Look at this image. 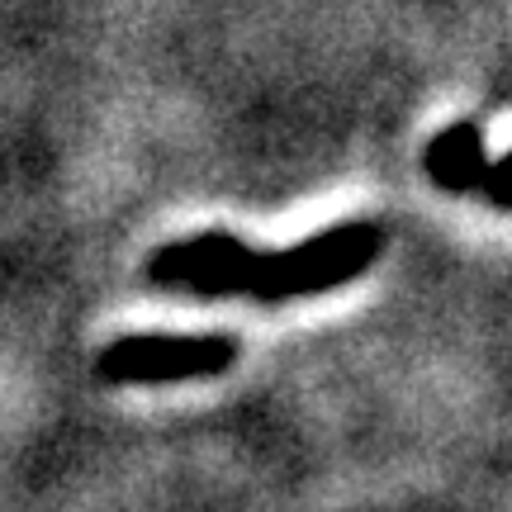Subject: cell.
<instances>
[{
	"label": "cell",
	"mask_w": 512,
	"mask_h": 512,
	"mask_svg": "<svg viewBox=\"0 0 512 512\" xmlns=\"http://www.w3.org/2000/svg\"><path fill=\"white\" fill-rule=\"evenodd\" d=\"M380 247H384L380 223L351 219V223H332L318 238L285 247V252H256L247 299L285 304V299H304V294L351 285L356 275H366V266L380 256Z\"/></svg>",
	"instance_id": "obj_1"
},
{
	"label": "cell",
	"mask_w": 512,
	"mask_h": 512,
	"mask_svg": "<svg viewBox=\"0 0 512 512\" xmlns=\"http://www.w3.org/2000/svg\"><path fill=\"white\" fill-rule=\"evenodd\" d=\"M256 266V247L233 233H200V238L166 242L147 256V280L162 290H181L195 299H228L247 294Z\"/></svg>",
	"instance_id": "obj_3"
},
{
	"label": "cell",
	"mask_w": 512,
	"mask_h": 512,
	"mask_svg": "<svg viewBox=\"0 0 512 512\" xmlns=\"http://www.w3.org/2000/svg\"><path fill=\"white\" fill-rule=\"evenodd\" d=\"M238 366V337L228 332H128L95 356L105 384L209 380Z\"/></svg>",
	"instance_id": "obj_2"
},
{
	"label": "cell",
	"mask_w": 512,
	"mask_h": 512,
	"mask_svg": "<svg viewBox=\"0 0 512 512\" xmlns=\"http://www.w3.org/2000/svg\"><path fill=\"white\" fill-rule=\"evenodd\" d=\"M427 176L446 190V195H479L484 171H489V152H484V133L479 124H451L427 143Z\"/></svg>",
	"instance_id": "obj_4"
},
{
	"label": "cell",
	"mask_w": 512,
	"mask_h": 512,
	"mask_svg": "<svg viewBox=\"0 0 512 512\" xmlns=\"http://www.w3.org/2000/svg\"><path fill=\"white\" fill-rule=\"evenodd\" d=\"M479 200L494 204V209H508V214H512V152H508V157H498V162H489L484 185H479Z\"/></svg>",
	"instance_id": "obj_5"
}]
</instances>
